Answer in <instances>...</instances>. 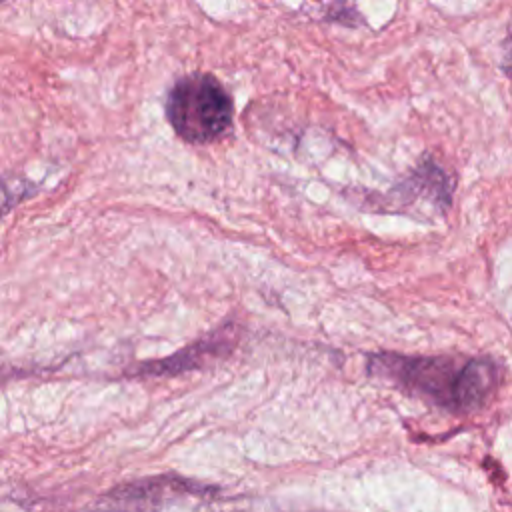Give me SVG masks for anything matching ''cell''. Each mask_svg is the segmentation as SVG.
Here are the masks:
<instances>
[{"mask_svg":"<svg viewBox=\"0 0 512 512\" xmlns=\"http://www.w3.org/2000/svg\"><path fill=\"white\" fill-rule=\"evenodd\" d=\"M220 334H212V338L202 340L182 352H178L176 356L164 358V360H154V362H146L140 364L134 374H142V376H166V374H178L184 370H190L192 366H198L200 360L204 356H212L216 350H220Z\"/></svg>","mask_w":512,"mask_h":512,"instance_id":"3957f363","label":"cell"},{"mask_svg":"<svg viewBox=\"0 0 512 512\" xmlns=\"http://www.w3.org/2000/svg\"><path fill=\"white\" fill-rule=\"evenodd\" d=\"M504 70L508 76H512V40L508 44V54H506V64H504Z\"/></svg>","mask_w":512,"mask_h":512,"instance_id":"277c9868","label":"cell"},{"mask_svg":"<svg viewBox=\"0 0 512 512\" xmlns=\"http://www.w3.org/2000/svg\"><path fill=\"white\" fill-rule=\"evenodd\" d=\"M370 372L386 376L412 394L424 396L450 410L478 406L496 382V368L488 360L420 358L398 354H376Z\"/></svg>","mask_w":512,"mask_h":512,"instance_id":"6da1fadb","label":"cell"},{"mask_svg":"<svg viewBox=\"0 0 512 512\" xmlns=\"http://www.w3.org/2000/svg\"><path fill=\"white\" fill-rule=\"evenodd\" d=\"M166 116L182 140L206 144L230 128L232 100L214 76L196 72L174 82L166 98Z\"/></svg>","mask_w":512,"mask_h":512,"instance_id":"7a4b0ae2","label":"cell"}]
</instances>
